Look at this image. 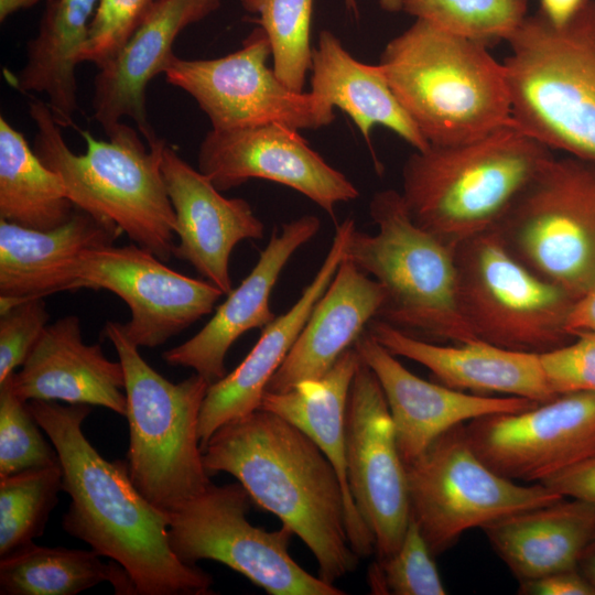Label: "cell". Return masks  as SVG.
<instances>
[{
    "mask_svg": "<svg viewBox=\"0 0 595 595\" xmlns=\"http://www.w3.org/2000/svg\"><path fill=\"white\" fill-rule=\"evenodd\" d=\"M28 407L58 454L63 491L71 497L63 529L119 563L137 595L214 594L213 577L172 551L169 515L138 490L126 461H107L85 436L91 407L52 400H31Z\"/></svg>",
    "mask_w": 595,
    "mask_h": 595,
    "instance_id": "6da1fadb",
    "label": "cell"
},
{
    "mask_svg": "<svg viewBox=\"0 0 595 595\" xmlns=\"http://www.w3.org/2000/svg\"><path fill=\"white\" fill-rule=\"evenodd\" d=\"M203 464L209 477L232 475L253 502L289 527L313 553L323 581L334 584L357 569L338 474L299 428L257 409L210 436Z\"/></svg>",
    "mask_w": 595,
    "mask_h": 595,
    "instance_id": "7a4b0ae2",
    "label": "cell"
},
{
    "mask_svg": "<svg viewBox=\"0 0 595 595\" xmlns=\"http://www.w3.org/2000/svg\"><path fill=\"white\" fill-rule=\"evenodd\" d=\"M389 87L432 145H455L515 125L506 68L484 42L421 19L385 46Z\"/></svg>",
    "mask_w": 595,
    "mask_h": 595,
    "instance_id": "3957f363",
    "label": "cell"
},
{
    "mask_svg": "<svg viewBox=\"0 0 595 595\" xmlns=\"http://www.w3.org/2000/svg\"><path fill=\"white\" fill-rule=\"evenodd\" d=\"M29 113L36 128L33 149L62 178L76 208L116 225L164 262L174 257L175 214L161 169L163 139L145 147L137 130L120 122L108 141L80 131L86 151L76 154L47 102L32 97Z\"/></svg>",
    "mask_w": 595,
    "mask_h": 595,
    "instance_id": "277c9868",
    "label": "cell"
},
{
    "mask_svg": "<svg viewBox=\"0 0 595 595\" xmlns=\"http://www.w3.org/2000/svg\"><path fill=\"white\" fill-rule=\"evenodd\" d=\"M552 156L550 148L509 125L466 143L414 150L402 166L400 193L419 227L456 248L493 230Z\"/></svg>",
    "mask_w": 595,
    "mask_h": 595,
    "instance_id": "5b68a950",
    "label": "cell"
},
{
    "mask_svg": "<svg viewBox=\"0 0 595 595\" xmlns=\"http://www.w3.org/2000/svg\"><path fill=\"white\" fill-rule=\"evenodd\" d=\"M513 123L551 150L595 162V0L565 24L540 11L506 40Z\"/></svg>",
    "mask_w": 595,
    "mask_h": 595,
    "instance_id": "8992f818",
    "label": "cell"
},
{
    "mask_svg": "<svg viewBox=\"0 0 595 595\" xmlns=\"http://www.w3.org/2000/svg\"><path fill=\"white\" fill-rule=\"evenodd\" d=\"M369 214L378 231L355 228L345 257L382 286L376 318L421 339H478L459 306L455 248L419 227L396 190L376 192Z\"/></svg>",
    "mask_w": 595,
    "mask_h": 595,
    "instance_id": "52a82bcc",
    "label": "cell"
},
{
    "mask_svg": "<svg viewBox=\"0 0 595 595\" xmlns=\"http://www.w3.org/2000/svg\"><path fill=\"white\" fill-rule=\"evenodd\" d=\"M104 335L125 371L128 473L138 490L167 513L212 483L198 436L199 412L210 385L196 372L178 383L169 381L142 358L122 323L107 322Z\"/></svg>",
    "mask_w": 595,
    "mask_h": 595,
    "instance_id": "ba28073f",
    "label": "cell"
},
{
    "mask_svg": "<svg viewBox=\"0 0 595 595\" xmlns=\"http://www.w3.org/2000/svg\"><path fill=\"white\" fill-rule=\"evenodd\" d=\"M494 229L519 261L576 300L595 283V162L553 155Z\"/></svg>",
    "mask_w": 595,
    "mask_h": 595,
    "instance_id": "9c48e42d",
    "label": "cell"
},
{
    "mask_svg": "<svg viewBox=\"0 0 595 595\" xmlns=\"http://www.w3.org/2000/svg\"><path fill=\"white\" fill-rule=\"evenodd\" d=\"M462 313L478 339L542 354L570 342L574 299L519 261L493 229L455 248Z\"/></svg>",
    "mask_w": 595,
    "mask_h": 595,
    "instance_id": "30bf717a",
    "label": "cell"
},
{
    "mask_svg": "<svg viewBox=\"0 0 595 595\" xmlns=\"http://www.w3.org/2000/svg\"><path fill=\"white\" fill-rule=\"evenodd\" d=\"M410 516L434 556L466 531L564 497L541 483L518 484L485 464L459 424L405 464Z\"/></svg>",
    "mask_w": 595,
    "mask_h": 595,
    "instance_id": "8fae6325",
    "label": "cell"
},
{
    "mask_svg": "<svg viewBox=\"0 0 595 595\" xmlns=\"http://www.w3.org/2000/svg\"><path fill=\"white\" fill-rule=\"evenodd\" d=\"M252 499L238 482L210 483L199 495L169 515V541L183 563L213 560L227 565L270 595H344L315 577L290 555L293 531H268L247 518Z\"/></svg>",
    "mask_w": 595,
    "mask_h": 595,
    "instance_id": "7c38bea8",
    "label": "cell"
},
{
    "mask_svg": "<svg viewBox=\"0 0 595 595\" xmlns=\"http://www.w3.org/2000/svg\"><path fill=\"white\" fill-rule=\"evenodd\" d=\"M79 289L107 290L122 299L131 318L122 324L138 346L158 347L212 313L225 295L216 285L184 275L133 244L88 248L53 277L47 295Z\"/></svg>",
    "mask_w": 595,
    "mask_h": 595,
    "instance_id": "4fadbf2b",
    "label": "cell"
},
{
    "mask_svg": "<svg viewBox=\"0 0 595 595\" xmlns=\"http://www.w3.org/2000/svg\"><path fill=\"white\" fill-rule=\"evenodd\" d=\"M269 57L268 36L258 26L237 51L208 60L174 55L163 74L169 84L193 97L214 130L270 123L316 130L331 125L335 108L311 91L284 85L267 65Z\"/></svg>",
    "mask_w": 595,
    "mask_h": 595,
    "instance_id": "5bb4252c",
    "label": "cell"
},
{
    "mask_svg": "<svg viewBox=\"0 0 595 595\" xmlns=\"http://www.w3.org/2000/svg\"><path fill=\"white\" fill-rule=\"evenodd\" d=\"M478 457L499 475L543 483L595 456V392H570L465 424Z\"/></svg>",
    "mask_w": 595,
    "mask_h": 595,
    "instance_id": "9a60e30c",
    "label": "cell"
},
{
    "mask_svg": "<svg viewBox=\"0 0 595 595\" xmlns=\"http://www.w3.org/2000/svg\"><path fill=\"white\" fill-rule=\"evenodd\" d=\"M345 452L354 504L374 537L377 559L388 558L410 519L407 472L385 393L361 358L348 394Z\"/></svg>",
    "mask_w": 595,
    "mask_h": 595,
    "instance_id": "2e32d148",
    "label": "cell"
},
{
    "mask_svg": "<svg viewBox=\"0 0 595 595\" xmlns=\"http://www.w3.org/2000/svg\"><path fill=\"white\" fill-rule=\"evenodd\" d=\"M299 131L280 123L212 129L199 144L197 169L220 192L251 178L267 180L301 193L334 217L336 205L356 199L359 191Z\"/></svg>",
    "mask_w": 595,
    "mask_h": 595,
    "instance_id": "e0dca14e",
    "label": "cell"
},
{
    "mask_svg": "<svg viewBox=\"0 0 595 595\" xmlns=\"http://www.w3.org/2000/svg\"><path fill=\"white\" fill-rule=\"evenodd\" d=\"M353 347L382 388L404 465L456 425L490 414L520 412L539 403L520 397L468 393L426 381L408 370L367 329Z\"/></svg>",
    "mask_w": 595,
    "mask_h": 595,
    "instance_id": "ac0fdd59",
    "label": "cell"
},
{
    "mask_svg": "<svg viewBox=\"0 0 595 595\" xmlns=\"http://www.w3.org/2000/svg\"><path fill=\"white\" fill-rule=\"evenodd\" d=\"M162 175L175 214L173 256L188 262L225 295L232 290L229 258L242 240L260 239L264 225L250 204L225 197L198 169L165 145Z\"/></svg>",
    "mask_w": 595,
    "mask_h": 595,
    "instance_id": "d6986e66",
    "label": "cell"
},
{
    "mask_svg": "<svg viewBox=\"0 0 595 595\" xmlns=\"http://www.w3.org/2000/svg\"><path fill=\"white\" fill-rule=\"evenodd\" d=\"M220 0H155L118 53L94 79V119L106 134L125 117L131 118L147 142L158 138L145 106L150 80L164 73L174 57L173 45L188 25L216 11Z\"/></svg>",
    "mask_w": 595,
    "mask_h": 595,
    "instance_id": "ffe728a7",
    "label": "cell"
},
{
    "mask_svg": "<svg viewBox=\"0 0 595 595\" xmlns=\"http://www.w3.org/2000/svg\"><path fill=\"white\" fill-rule=\"evenodd\" d=\"M314 215H303L272 234L259 259L241 283L227 294L207 324L183 344L165 350L164 361L195 370L209 385L224 378L225 360L231 345L250 329H263L275 315L271 292L292 255L320 230Z\"/></svg>",
    "mask_w": 595,
    "mask_h": 595,
    "instance_id": "44dd1931",
    "label": "cell"
},
{
    "mask_svg": "<svg viewBox=\"0 0 595 595\" xmlns=\"http://www.w3.org/2000/svg\"><path fill=\"white\" fill-rule=\"evenodd\" d=\"M355 228L351 217L336 226L320 269L299 300L262 329L256 345L231 372L208 387L198 419L202 450L221 425L259 409L269 381L284 361L345 257L347 240Z\"/></svg>",
    "mask_w": 595,
    "mask_h": 595,
    "instance_id": "7402d4cb",
    "label": "cell"
},
{
    "mask_svg": "<svg viewBox=\"0 0 595 595\" xmlns=\"http://www.w3.org/2000/svg\"><path fill=\"white\" fill-rule=\"evenodd\" d=\"M366 329L391 354L424 366L440 383L453 389L520 397L539 403L556 397L545 378L540 354L512 350L482 339L436 344L377 318Z\"/></svg>",
    "mask_w": 595,
    "mask_h": 595,
    "instance_id": "603a6c76",
    "label": "cell"
},
{
    "mask_svg": "<svg viewBox=\"0 0 595 595\" xmlns=\"http://www.w3.org/2000/svg\"><path fill=\"white\" fill-rule=\"evenodd\" d=\"M8 378L14 392L26 402L60 400L127 414L122 364L108 359L100 345L84 343L76 315L48 324L21 370Z\"/></svg>",
    "mask_w": 595,
    "mask_h": 595,
    "instance_id": "cb8c5ba5",
    "label": "cell"
},
{
    "mask_svg": "<svg viewBox=\"0 0 595 595\" xmlns=\"http://www.w3.org/2000/svg\"><path fill=\"white\" fill-rule=\"evenodd\" d=\"M383 300L380 283L344 257L266 391L323 377L377 317Z\"/></svg>",
    "mask_w": 595,
    "mask_h": 595,
    "instance_id": "d4e9b609",
    "label": "cell"
},
{
    "mask_svg": "<svg viewBox=\"0 0 595 595\" xmlns=\"http://www.w3.org/2000/svg\"><path fill=\"white\" fill-rule=\"evenodd\" d=\"M360 357L346 349L320 379L298 383L284 392L264 391L259 409L285 419L323 451L338 474L347 513L350 545L359 558L375 553L374 537L350 495L346 473L345 419L348 394Z\"/></svg>",
    "mask_w": 595,
    "mask_h": 595,
    "instance_id": "484cf974",
    "label": "cell"
},
{
    "mask_svg": "<svg viewBox=\"0 0 595 595\" xmlns=\"http://www.w3.org/2000/svg\"><path fill=\"white\" fill-rule=\"evenodd\" d=\"M595 528V507L573 498L520 511L483 528L519 582L577 567Z\"/></svg>",
    "mask_w": 595,
    "mask_h": 595,
    "instance_id": "4316f807",
    "label": "cell"
},
{
    "mask_svg": "<svg viewBox=\"0 0 595 595\" xmlns=\"http://www.w3.org/2000/svg\"><path fill=\"white\" fill-rule=\"evenodd\" d=\"M310 72V91L349 116L369 145L377 171L381 165L370 142L377 125L390 129L416 151L430 145L399 104L378 64L356 60L333 32H320Z\"/></svg>",
    "mask_w": 595,
    "mask_h": 595,
    "instance_id": "83f0119b",
    "label": "cell"
},
{
    "mask_svg": "<svg viewBox=\"0 0 595 595\" xmlns=\"http://www.w3.org/2000/svg\"><path fill=\"white\" fill-rule=\"evenodd\" d=\"M116 225L76 208L64 225L37 230L0 219V312L29 299H43L54 274L88 248L112 245Z\"/></svg>",
    "mask_w": 595,
    "mask_h": 595,
    "instance_id": "f1b7e54d",
    "label": "cell"
},
{
    "mask_svg": "<svg viewBox=\"0 0 595 595\" xmlns=\"http://www.w3.org/2000/svg\"><path fill=\"white\" fill-rule=\"evenodd\" d=\"M99 0H46L37 34L28 42L24 66L13 86L45 94L61 127L78 110L76 66Z\"/></svg>",
    "mask_w": 595,
    "mask_h": 595,
    "instance_id": "f546056e",
    "label": "cell"
},
{
    "mask_svg": "<svg viewBox=\"0 0 595 595\" xmlns=\"http://www.w3.org/2000/svg\"><path fill=\"white\" fill-rule=\"evenodd\" d=\"M95 550L43 547L34 542L0 559L1 595H76L100 583L117 595H137L127 571L104 563Z\"/></svg>",
    "mask_w": 595,
    "mask_h": 595,
    "instance_id": "4dcf8cb0",
    "label": "cell"
},
{
    "mask_svg": "<svg viewBox=\"0 0 595 595\" xmlns=\"http://www.w3.org/2000/svg\"><path fill=\"white\" fill-rule=\"evenodd\" d=\"M76 210L57 173L24 134L0 117V219L37 230L67 223Z\"/></svg>",
    "mask_w": 595,
    "mask_h": 595,
    "instance_id": "1f68e13d",
    "label": "cell"
},
{
    "mask_svg": "<svg viewBox=\"0 0 595 595\" xmlns=\"http://www.w3.org/2000/svg\"><path fill=\"white\" fill-rule=\"evenodd\" d=\"M61 490V464L0 478V559L42 536Z\"/></svg>",
    "mask_w": 595,
    "mask_h": 595,
    "instance_id": "d6a6232c",
    "label": "cell"
},
{
    "mask_svg": "<svg viewBox=\"0 0 595 595\" xmlns=\"http://www.w3.org/2000/svg\"><path fill=\"white\" fill-rule=\"evenodd\" d=\"M241 7L267 34L272 68L294 91H304L311 71V24L314 0H240Z\"/></svg>",
    "mask_w": 595,
    "mask_h": 595,
    "instance_id": "836d02e7",
    "label": "cell"
},
{
    "mask_svg": "<svg viewBox=\"0 0 595 595\" xmlns=\"http://www.w3.org/2000/svg\"><path fill=\"white\" fill-rule=\"evenodd\" d=\"M403 11L437 28L488 44L506 41L528 15V0H405Z\"/></svg>",
    "mask_w": 595,
    "mask_h": 595,
    "instance_id": "e575fe53",
    "label": "cell"
},
{
    "mask_svg": "<svg viewBox=\"0 0 595 595\" xmlns=\"http://www.w3.org/2000/svg\"><path fill=\"white\" fill-rule=\"evenodd\" d=\"M367 581L372 594H446L434 555L411 516L399 549L388 558L377 559L368 570Z\"/></svg>",
    "mask_w": 595,
    "mask_h": 595,
    "instance_id": "d590c367",
    "label": "cell"
},
{
    "mask_svg": "<svg viewBox=\"0 0 595 595\" xmlns=\"http://www.w3.org/2000/svg\"><path fill=\"white\" fill-rule=\"evenodd\" d=\"M28 402L0 383V478L60 464L58 454L44 439Z\"/></svg>",
    "mask_w": 595,
    "mask_h": 595,
    "instance_id": "8d00e7d4",
    "label": "cell"
},
{
    "mask_svg": "<svg viewBox=\"0 0 595 595\" xmlns=\"http://www.w3.org/2000/svg\"><path fill=\"white\" fill-rule=\"evenodd\" d=\"M155 0H99L79 63L98 68L111 60L142 22Z\"/></svg>",
    "mask_w": 595,
    "mask_h": 595,
    "instance_id": "74e56055",
    "label": "cell"
},
{
    "mask_svg": "<svg viewBox=\"0 0 595 595\" xmlns=\"http://www.w3.org/2000/svg\"><path fill=\"white\" fill-rule=\"evenodd\" d=\"M48 318L43 299L24 300L0 312V383L24 364Z\"/></svg>",
    "mask_w": 595,
    "mask_h": 595,
    "instance_id": "f35d334b",
    "label": "cell"
},
{
    "mask_svg": "<svg viewBox=\"0 0 595 595\" xmlns=\"http://www.w3.org/2000/svg\"><path fill=\"white\" fill-rule=\"evenodd\" d=\"M552 391L595 392V334L574 336L566 344L540 354Z\"/></svg>",
    "mask_w": 595,
    "mask_h": 595,
    "instance_id": "ab89813d",
    "label": "cell"
},
{
    "mask_svg": "<svg viewBox=\"0 0 595 595\" xmlns=\"http://www.w3.org/2000/svg\"><path fill=\"white\" fill-rule=\"evenodd\" d=\"M521 595H595V589L577 567L520 582Z\"/></svg>",
    "mask_w": 595,
    "mask_h": 595,
    "instance_id": "60d3db41",
    "label": "cell"
},
{
    "mask_svg": "<svg viewBox=\"0 0 595 595\" xmlns=\"http://www.w3.org/2000/svg\"><path fill=\"white\" fill-rule=\"evenodd\" d=\"M565 498L595 507V456L541 483Z\"/></svg>",
    "mask_w": 595,
    "mask_h": 595,
    "instance_id": "b9f144b4",
    "label": "cell"
},
{
    "mask_svg": "<svg viewBox=\"0 0 595 595\" xmlns=\"http://www.w3.org/2000/svg\"><path fill=\"white\" fill-rule=\"evenodd\" d=\"M565 331L572 337L595 334V283L574 300L566 316Z\"/></svg>",
    "mask_w": 595,
    "mask_h": 595,
    "instance_id": "7bdbcfd3",
    "label": "cell"
},
{
    "mask_svg": "<svg viewBox=\"0 0 595 595\" xmlns=\"http://www.w3.org/2000/svg\"><path fill=\"white\" fill-rule=\"evenodd\" d=\"M588 0H540V12L554 25L570 21Z\"/></svg>",
    "mask_w": 595,
    "mask_h": 595,
    "instance_id": "ee69618b",
    "label": "cell"
},
{
    "mask_svg": "<svg viewBox=\"0 0 595 595\" xmlns=\"http://www.w3.org/2000/svg\"><path fill=\"white\" fill-rule=\"evenodd\" d=\"M577 569L595 589V528L580 558Z\"/></svg>",
    "mask_w": 595,
    "mask_h": 595,
    "instance_id": "f6af8a7d",
    "label": "cell"
},
{
    "mask_svg": "<svg viewBox=\"0 0 595 595\" xmlns=\"http://www.w3.org/2000/svg\"><path fill=\"white\" fill-rule=\"evenodd\" d=\"M404 2L405 0H378L381 9L391 13L403 11Z\"/></svg>",
    "mask_w": 595,
    "mask_h": 595,
    "instance_id": "bcb514c9",
    "label": "cell"
},
{
    "mask_svg": "<svg viewBox=\"0 0 595 595\" xmlns=\"http://www.w3.org/2000/svg\"><path fill=\"white\" fill-rule=\"evenodd\" d=\"M347 10L356 18H359L357 0H344Z\"/></svg>",
    "mask_w": 595,
    "mask_h": 595,
    "instance_id": "7dc6e473",
    "label": "cell"
},
{
    "mask_svg": "<svg viewBox=\"0 0 595 595\" xmlns=\"http://www.w3.org/2000/svg\"><path fill=\"white\" fill-rule=\"evenodd\" d=\"M18 0H0V6L3 8L12 7Z\"/></svg>",
    "mask_w": 595,
    "mask_h": 595,
    "instance_id": "c3c4849f",
    "label": "cell"
}]
</instances>
